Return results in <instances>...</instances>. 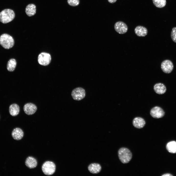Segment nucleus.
Segmentation results:
<instances>
[{
  "instance_id": "nucleus-1",
  "label": "nucleus",
  "mask_w": 176,
  "mask_h": 176,
  "mask_svg": "<svg viewBox=\"0 0 176 176\" xmlns=\"http://www.w3.org/2000/svg\"><path fill=\"white\" fill-rule=\"evenodd\" d=\"M118 156L121 161L123 164L128 163L132 157V154L130 150L125 147L120 148L118 151Z\"/></svg>"
},
{
  "instance_id": "nucleus-2",
  "label": "nucleus",
  "mask_w": 176,
  "mask_h": 176,
  "mask_svg": "<svg viewBox=\"0 0 176 176\" xmlns=\"http://www.w3.org/2000/svg\"><path fill=\"white\" fill-rule=\"evenodd\" d=\"M15 17L14 11L10 9L3 10L0 13V21L3 23H6L12 21Z\"/></svg>"
},
{
  "instance_id": "nucleus-3",
  "label": "nucleus",
  "mask_w": 176,
  "mask_h": 176,
  "mask_svg": "<svg viewBox=\"0 0 176 176\" xmlns=\"http://www.w3.org/2000/svg\"><path fill=\"white\" fill-rule=\"evenodd\" d=\"M0 44L6 49L12 48L14 44V41L12 37L9 35L4 33L0 36Z\"/></svg>"
},
{
  "instance_id": "nucleus-4",
  "label": "nucleus",
  "mask_w": 176,
  "mask_h": 176,
  "mask_svg": "<svg viewBox=\"0 0 176 176\" xmlns=\"http://www.w3.org/2000/svg\"><path fill=\"white\" fill-rule=\"evenodd\" d=\"M42 169L44 174L48 176L51 175L55 173L56 166L53 162L50 161H47L43 165Z\"/></svg>"
},
{
  "instance_id": "nucleus-5",
  "label": "nucleus",
  "mask_w": 176,
  "mask_h": 176,
  "mask_svg": "<svg viewBox=\"0 0 176 176\" xmlns=\"http://www.w3.org/2000/svg\"><path fill=\"white\" fill-rule=\"evenodd\" d=\"M71 96L74 99L79 101L83 99L86 96V92L83 88L78 87L73 89L72 91Z\"/></svg>"
},
{
  "instance_id": "nucleus-6",
  "label": "nucleus",
  "mask_w": 176,
  "mask_h": 176,
  "mask_svg": "<svg viewBox=\"0 0 176 176\" xmlns=\"http://www.w3.org/2000/svg\"><path fill=\"white\" fill-rule=\"evenodd\" d=\"M51 57L50 55L45 52H42L40 54L38 57V63L43 66H47L50 63Z\"/></svg>"
},
{
  "instance_id": "nucleus-7",
  "label": "nucleus",
  "mask_w": 176,
  "mask_h": 176,
  "mask_svg": "<svg viewBox=\"0 0 176 176\" xmlns=\"http://www.w3.org/2000/svg\"><path fill=\"white\" fill-rule=\"evenodd\" d=\"M150 114L153 118L158 119L163 117L165 115V112L161 108L158 106H155L151 109Z\"/></svg>"
},
{
  "instance_id": "nucleus-8",
  "label": "nucleus",
  "mask_w": 176,
  "mask_h": 176,
  "mask_svg": "<svg viewBox=\"0 0 176 176\" xmlns=\"http://www.w3.org/2000/svg\"><path fill=\"white\" fill-rule=\"evenodd\" d=\"M173 63L169 60H164L161 64V69L164 72L166 73H170L173 70Z\"/></svg>"
},
{
  "instance_id": "nucleus-9",
  "label": "nucleus",
  "mask_w": 176,
  "mask_h": 176,
  "mask_svg": "<svg viewBox=\"0 0 176 176\" xmlns=\"http://www.w3.org/2000/svg\"><path fill=\"white\" fill-rule=\"evenodd\" d=\"M114 28L115 31L120 34L126 33L128 29L127 25L122 21L116 22L115 24Z\"/></svg>"
},
{
  "instance_id": "nucleus-10",
  "label": "nucleus",
  "mask_w": 176,
  "mask_h": 176,
  "mask_svg": "<svg viewBox=\"0 0 176 176\" xmlns=\"http://www.w3.org/2000/svg\"><path fill=\"white\" fill-rule=\"evenodd\" d=\"M25 113L28 115H32L36 111L37 107L34 104L31 103L25 104L23 107Z\"/></svg>"
},
{
  "instance_id": "nucleus-11",
  "label": "nucleus",
  "mask_w": 176,
  "mask_h": 176,
  "mask_svg": "<svg viewBox=\"0 0 176 176\" xmlns=\"http://www.w3.org/2000/svg\"><path fill=\"white\" fill-rule=\"evenodd\" d=\"M11 135L13 138L16 140H21L23 138L24 133L22 130L19 128H16L12 131Z\"/></svg>"
},
{
  "instance_id": "nucleus-12",
  "label": "nucleus",
  "mask_w": 176,
  "mask_h": 176,
  "mask_svg": "<svg viewBox=\"0 0 176 176\" xmlns=\"http://www.w3.org/2000/svg\"><path fill=\"white\" fill-rule=\"evenodd\" d=\"M132 124L135 127L138 129H141L145 126V122L143 118L140 117H136L133 119Z\"/></svg>"
},
{
  "instance_id": "nucleus-13",
  "label": "nucleus",
  "mask_w": 176,
  "mask_h": 176,
  "mask_svg": "<svg viewBox=\"0 0 176 176\" xmlns=\"http://www.w3.org/2000/svg\"><path fill=\"white\" fill-rule=\"evenodd\" d=\"M135 34L138 36L144 37L146 36L148 33V30L145 27L141 26H136L134 29Z\"/></svg>"
},
{
  "instance_id": "nucleus-14",
  "label": "nucleus",
  "mask_w": 176,
  "mask_h": 176,
  "mask_svg": "<svg viewBox=\"0 0 176 176\" xmlns=\"http://www.w3.org/2000/svg\"><path fill=\"white\" fill-rule=\"evenodd\" d=\"M25 164L28 168L32 169L37 166V163L36 160L32 156H29L26 159Z\"/></svg>"
},
{
  "instance_id": "nucleus-15",
  "label": "nucleus",
  "mask_w": 176,
  "mask_h": 176,
  "mask_svg": "<svg viewBox=\"0 0 176 176\" xmlns=\"http://www.w3.org/2000/svg\"><path fill=\"white\" fill-rule=\"evenodd\" d=\"M88 169L91 173L93 174H96L100 172L101 169V167L100 165L99 164L93 163L88 165Z\"/></svg>"
},
{
  "instance_id": "nucleus-16",
  "label": "nucleus",
  "mask_w": 176,
  "mask_h": 176,
  "mask_svg": "<svg viewBox=\"0 0 176 176\" xmlns=\"http://www.w3.org/2000/svg\"><path fill=\"white\" fill-rule=\"evenodd\" d=\"M154 89L155 92L159 94H164L166 91V88L164 84L161 83H158L154 86Z\"/></svg>"
},
{
  "instance_id": "nucleus-17",
  "label": "nucleus",
  "mask_w": 176,
  "mask_h": 176,
  "mask_svg": "<svg viewBox=\"0 0 176 176\" xmlns=\"http://www.w3.org/2000/svg\"><path fill=\"white\" fill-rule=\"evenodd\" d=\"M25 12L27 15L30 17L34 15L36 13V6L33 4H28L26 7Z\"/></svg>"
},
{
  "instance_id": "nucleus-18",
  "label": "nucleus",
  "mask_w": 176,
  "mask_h": 176,
  "mask_svg": "<svg viewBox=\"0 0 176 176\" xmlns=\"http://www.w3.org/2000/svg\"><path fill=\"white\" fill-rule=\"evenodd\" d=\"M20 107L16 104L11 105L9 107V111L10 114L12 116H15L18 114L20 112Z\"/></svg>"
},
{
  "instance_id": "nucleus-19",
  "label": "nucleus",
  "mask_w": 176,
  "mask_h": 176,
  "mask_svg": "<svg viewBox=\"0 0 176 176\" xmlns=\"http://www.w3.org/2000/svg\"><path fill=\"white\" fill-rule=\"evenodd\" d=\"M166 148L169 152L176 153V142L172 141L168 143L166 145Z\"/></svg>"
},
{
  "instance_id": "nucleus-20",
  "label": "nucleus",
  "mask_w": 176,
  "mask_h": 176,
  "mask_svg": "<svg viewBox=\"0 0 176 176\" xmlns=\"http://www.w3.org/2000/svg\"><path fill=\"white\" fill-rule=\"evenodd\" d=\"M17 64L16 60L14 59H11L8 62L7 65V70L10 72L14 71L15 69Z\"/></svg>"
},
{
  "instance_id": "nucleus-21",
  "label": "nucleus",
  "mask_w": 176,
  "mask_h": 176,
  "mask_svg": "<svg viewBox=\"0 0 176 176\" xmlns=\"http://www.w3.org/2000/svg\"><path fill=\"white\" fill-rule=\"evenodd\" d=\"M152 0L154 5L158 8H163L166 5V0Z\"/></svg>"
},
{
  "instance_id": "nucleus-22",
  "label": "nucleus",
  "mask_w": 176,
  "mask_h": 176,
  "mask_svg": "<svg viewBox=\"0 0 176 176\" xmlns=\"http://www.w3.org/2000/svg\"><path fill=\"white\" fill-rule=\"evenodd\" d=\"M68 4L72 6H76L79 5V0H67Z\"/></svg>"
},
{
  "instance_id": "nucleus-23",
  "label": "nucleus",
  "mask_w": 176,
  "mask_h": 176,
  "mask_svg": "<svg viewBox=\"0 0 176 176\" xmlns=\"http://www.w3.org/2000/svg\"><path fill=\"white\" fill-rule=\"evenodd\" d=\"M171 37L173 41L176 43V27H174L172 29Z\"/></svg>"
},
{
  "instance_id": "nucleus-24",
  "label": "nucleus",
  "mask_w": 176,
  "mask_h": 176,
  "mask_svg": "<svg viewBox=\"0 0 176 176\" xmlns=\"http://www.w3.org/2000/svg\"><path fill=\"white\" fill-rule=\"evenodd\" d=\"M108 2L110 3H113L115 2L117 0H108Z\"/></svg>"
},
{
  "instance_id": "nucleus-25",
  "label": "nucleus",
  "mask_w": 176,
  "mask_h": 176,
  "mask_svg": "<svg viewBox=\"0 0 176 176\" xmlns=\"http://www.w3.org/2000/svg\"><path fill=\"white\" fill-rule=\"evenodd\" d=\"M162 176H173V175L167 173V174H165L163 175H162Z\"/></svg>"
}]
</instances>
